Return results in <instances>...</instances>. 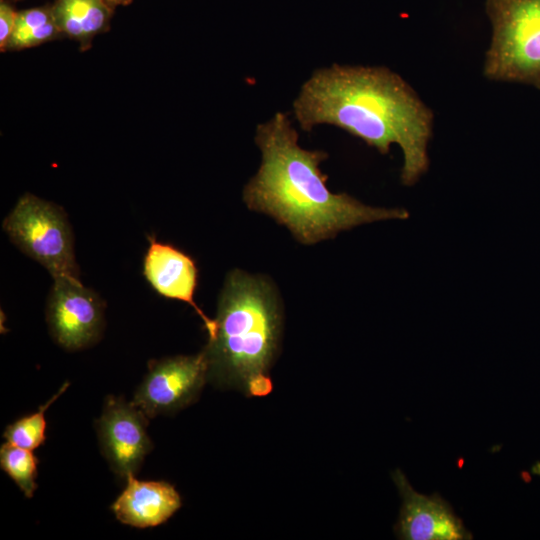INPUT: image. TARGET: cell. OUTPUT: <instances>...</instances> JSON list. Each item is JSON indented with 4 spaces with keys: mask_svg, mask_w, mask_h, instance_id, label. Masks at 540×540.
Here are the masks:
<instances>
[{
    "mask_svg": "<svg viewBox=\"0 0 540 540\" xmlns=\"http://www.w3.org/2000/svg\"><path fill=\"white\" fill-rule=\"evenodd\" d=\"M300 127L336 126L387 154H403L400 180L416 184L428 171L433 111L399 74L384 66L340 65L316 69L293 102Z\"/></svg>",
    "mask_w": 540,
    "mask_h": 540,
    "instance_id": "obj_1",
    "label": "cell"
},
{
    "mask_svg": "<svg viewBox=\"0 0 540 540\" xmlns=\"http://www.w3.org/2000/svg\"><path fill=\"white\" fill-rule=\"evenodd\" d=\"M298 139L286 113L277 112L257 126L261 164L243 193L250 209L273 217L303 244L362 224L409 217L403 208L373 207L346 193L331 192L319 168L327 153L304 149Z\"/></svg>",
    "mask_w": 540,
    "mask_h": 540,
    "instance_id": "obj_2",
    "label": "cell"
},
{
    "mask_svg": "<svg viewBox=\"0 0 540 540\" xmlns=\"http://www.w3.org/2000/svg\"><path fill=\"white\" fill-rule=\"evenodd\" d=\"M215 335L204 350L208 376L248 396L273 388L268 368L279 336L280 318L268 283L242 271L232 272L222 291Z\"/></svg>",
    "mask_w": 540,
    "mask_h": 540,
    "instance_id": "obj_3",
    "label": "cell"
},
{
    "mask_svg": "<svg viewBox=\"0 0 540 540\" xmlns=\"http://www.w3.org/2000/svg\"><path fill=\"white\" fill-rule=\"evenodd\" d=\"M492 26L483 75L540 90V0H486Z\"/></svg>",
    "mask_w": 540,
    "mask_h": 540,
    "instance_id": "obj_4",
    "label": "cell"
},
{
    "mask_svg": "<svg viewBox=\"0 0 540 540\" xmlns=\"http://www.w3.org/2000/svg\"><path fill=\"white\" fill-rule=\"evenodd\" d=\"M11 240L57 278L78 279L72 236L60 208L25 194L4 220Z\"/></svg>",
    "mask_w": 540,
    "mask_h": 540,
    "instance_id": "obj_5",
    "label": "cell"
},
{
    "mask_svg": "<svg viewBox=\"0 0 540 540\" xmlns=\"http://www.w3.org/2000/svg\"><path fill=\"white\" fill-rule=\"evenodd\" d=\"M208 371L204 351L156 362L137 389L133 404L149 417L182 408L196 398Z\"/></svg>",
    "mask_w": 540,
    "mask_h": 540,
    "instance_id": "obj_6",
    "label": "cell"
},
{
    "mask_svg": "<svg viewBox=\"0 0 540 540\" xmlns=\"http://www.w3.org/2000/svg\"><path fill=\"white\" fill-rule=\"evenodd\" d=\"M48 322L56 340L67 349L91 343L100 331L101 303L79 279H54L48 304Z\"/></svg>",
    "mask_w": 540,
    "mask_h": 540,
    "instance_id": "obj_7",
    "label": "cell"
},
{
    "mask_svg": "<svg viewBox=\"0 0 540 540\" xmlns=\"http://www.w3.org/2000/svg\"><path fill=\"white\" fill-rule=\"evenodd\" d=\"M392 478L402 498L395 532L404 540H468L472 534L440 495L416 492L399 470Z\"/></svg>",
    "mask_w": 540,
    "mask_h": 540,
    "instance_id": "obj_8",
    "label": "cell"
},
{
    "mask_svg": "<svg viewBox=\"0 0 540 540\" xmlns=\"http://www.w3.org/2000/svg\"><path fill=\"white\" fill-rule=\"evenodd\" d=\"M143 416L133 403L110 397L98 421L103 452L121 476L134 474L151 449Z\"/></svg>",
    "mask_w": 540,
    "mask_h": 540,
    "instance_id": "obj_9",
    "label": "cell"
},
{
    "mask_svg": "<svg viewBox=\"0 0 540 540\" xmlns=\"http://www.w3.org/2000/svg\"><path fill=\"white\" fill-rule=\"evenodd\" d=\"M195 262L175 247L150 239L144 259V275L162 296L189 304L203 320L209 339L215 335L216 321L210 319L194 302L197 286Z\"/></svg>",
    "mask_w": 540,
    "mask_h": 540,
    "instance_id": "obj_10",
    "label": "cell"
},
{
    "mask_svg": "<svg viewBox=\"0 0 540 540\" xmlns=\"http://www.w3.org/2000/svg\"><path fill=\"white\" fill-rule=\"evenodd\" d=\"M125 489L112 504L116 518L137 528L158 526L166 522L180 507L176 489L165 481H141L130 474Z\"/></svg>",
    "mask_w": 540,
    "mask_h": 540,
    "instance_id": "obj_11",
    "label": "cell"
},
{
    "mask_svg": "<svg viewBox=\"0 0 540 540\" xmlns=\"http://www.w3.org/2000/svg\"><path fill=\"white\" fill-rule=\"evenodd\" d=\"M51 10L60 33L87 45L107 27L112 8L105 0H56Z\"/></svg>",
    "mask_w": 540,
    "mask_h": 540,
    "instance_id": "obj_12",
    "label": "cell"
},
{
    "mask_svg": "<svg viewBox=\"0 0 540 540\" xmlns=\"http://www.w3.org/2000/svg\"><path fill=\"white\" fill-rule=\"evenodd\" d=\"M59 33L51 8L40 7L19 11L7 50L37 46L53 39Z\"/></svg>",
    "mask_w": 540,
    "mask_h": 540,
    "instance_id": "obj_13",
    "label": "cell"
},
{
    "mask_svg": "<svg viewBox=\"0 0 540 540\" xmlns=\"http://www.w3.org/2000/svg\"><path fill=\"white\" fill-rule=\"evenodd\" d=\"M37 458L32 450L18 447L9 442L0 448V466L18 485L28 498H31L37 488Z\"/></svg>",
    "mask_w": 540,
    "mask_h": 540,
    "instance_id": "obj_14",
    "label": "cell"
},
{
    "mask_svg": "<svg viewBox=\"0 0 540 540\" xmlns=\"http://www.w3.org/2000/svg\"><path fill=\"white\" fill-rule=\"evenodd\" d=\"M68 385L65 383L60 391L42 405L37 412L22 417L7 426L3 434L7 442L29 450H34L42 445L46 439L45 411L65 391Z\"/></svg>",
    "mask_w": 540,
    "mask_h": 540,
    "instance_id": "obj_15",
    "label": "cell"
},
{
    "mask_svg": "<svg viewBox=\"0 0 540 540\" xmlns=\"http://www.w3.org/2000/svg\"><path fill=\"white\" fill-rule=\"evenodd\" d=\"M17 12L6 2L0 3V48L6 51L13 34Z\"/></svg>",
    "mask_w": 540,
    "mask_h": 540,
    "instance_id": "obj_16",
    "label": "cell"
},
{
    "mask_svg": "<svg viewBox=\"0 0 540 540\" xmlns=\"http://www.w3.org/2000/svg\"><path fill=\"white\" fill-rule=\"evenodd\" d=\"M105 1L113 9L116 6L127 5L132 0H105Z\"/></svg>",
    "mask_w": 540,
    "mask_h": 540,
    "instance_id": "obj_17",
    "label": "cell"
}]
</instances>
